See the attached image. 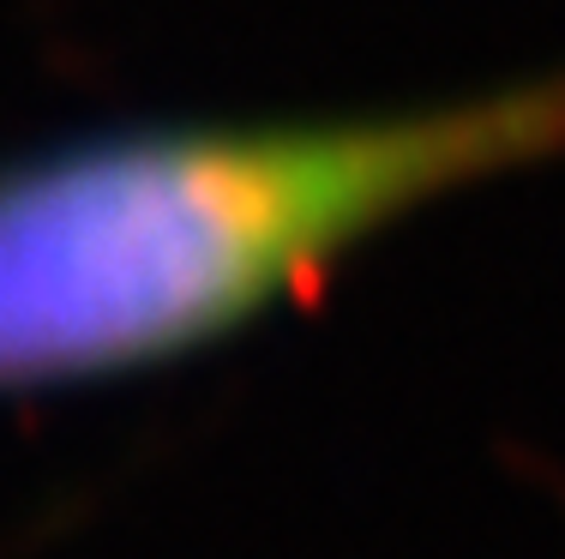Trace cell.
I'll use <instances>...</instances> for the list:
<instances>
[{"label": "cell", "mask_w": 565, "mask_h": 559, "mask_svg": "<svg viewBox=\"0 0 565 559\" xmlns=\"http://www.w3.org/2000/svg\"><path fill=\"white\" fill-rule=\"evenodd\" d=\"M565 157V66L439 103L145 121L0 163V397L169 367L422 217Z\"/></svg>", "instance_id": "obj_1"}]
</instances>
